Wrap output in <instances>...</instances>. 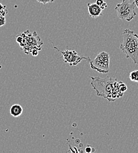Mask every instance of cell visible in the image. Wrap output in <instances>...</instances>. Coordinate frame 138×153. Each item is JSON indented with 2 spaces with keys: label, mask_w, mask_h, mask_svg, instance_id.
<instances>
[{
  "label": "cell",
  "mask_w": 138,
  "mask_h": 153,
  "mask_svg": "<svg viewBox=\"0 0 138 153\" xmlns=\"http://www.w3.org/2000/svg\"><path fill=\"white\" fill-rule=\"evenodd\" d=\"M8 11L6 9V7H5L0 10V15H2L3 17H5V15L8 14Z\"/></svg>",
  "instance_id": "8fae6325"
},
{
  "label": "cell",
  "mask_w": 138,
  "mask_h": 153,
  "mask_svg": "<svg viewBox=\"0 0 138 153\" xmlns=\"http://www.w3.org/2000/svg\"><path fill=\"white\" fill-rule=\"evenodd\" d=\"M95 3H96L97 5H98L101 8V9H102V10L107 7V4L104 1V0H97Z\"/></svg>",
  "instance_id": "30bf717a"
},
{
  "label": "cell",
  "mask_w": 138,
  "mask_h": 153,
  "mask_svg": "<svg viewBox=\"0 0 138 153\" xmlns=\"http://www.w3.org/2000/svg\"><path fill=\"white\" fill-rule=\"evenodd\" d=\"M123 42L120 45L121 50L131 59L134 64H138V35L132 30L126 29L122 33Z\"/></svg>",
  "instance_id": "7a4b0ae2"
},
{
  "label": "cell",
  "mask_w": 138,
  "mask_h": 153,
  "mask_svg": "<svg viewBox=\"0 0 138 153\" xmlns=\"http://www.w3.org/2000/svg\"><path fill=\"white\" fill-rule=\"evenodd\" d=\"M54 44V43L52 42ZM54 48L62 54V57L64 62L68 64L70 66H74L78 65L82 60H85L89 62L91 60L89 57H86L82 56H79L75 51L69 50L67 48L65 51H61L57 48L54 44Z\"/></svg>",
  "instance_id": "5b68a950"
},
{
  "label": "cell",
  "mask_w": 138,
  "mask_h": 153,
  "mask_svg": "<svg viewBox=\"0 0 138 153\" xmlns=\"http://www.w3.org/2000/svg\"><path fill=\"white\" fill-rule=\"evenodd\" d=\"M85 151H86V152L89 153V152H91V148H90V147H87V148L86 149Z\"/></svg>",
  "instance_id": "2e32d148"
},
{
  "label": "cell",
  "mask_w": 138,
  "mask_h": 153,
  "mask_svg": "<svg viewBox=\"0 0 138 153\" xmlns=\"http://www.w3.org/2000/svg\"><path fill=\"white\" fill-rule=\"evenodd\" d=\"M36 1L39 3H41V4H42L45 5L46 4L52 3L54 1V0H36Z\"/></svg>",
  "instance_id": "4fadbf2b"
},
{
  "label": "cell",
  "mask_w": 138,
  "mask_h": 153,
  "mask_svg": "<svg viewBox=\"0 0 138 153\" xmlns=\"http://www.w3.org/2000/svg\"><path fill=\"white\" fill-rule=\"evenodd\" d=\"M6 7V6H5H5H4V5H3L2 4H1V3H0V10H1L2 8H3L4 7Z\"/></svg>",
  "instance_id": "ac0fdd59"
},
{
  "label": "cell",
  "mask_w": 138,
  "mask_h": 153,
  "mask_svg": "<svg viewBox=\"0 0 138 153\" xmlns=\"http://www.w3.org/2000/svg\"><path fill=\"white\" fill-rule=\"evenodd\" d=\"M134 3H135V6L138 8V0H134Z\"/></svg>",
  "instance_id": "e0dca14e"
},
{
  "label": "cell",
  "mask_w": 138,
  "mask_h": 153,
  "mask_svg": "<svg viewBox=\"0 0 138 153\" xmlns=\"http://www.w3.org/2000/svg\"><path fill=\"white\" fill-rule=\"evenodd\" d=\"M23 108L20 104H15L11 106L9 110L11 115L14 117H19L23 113Z\"/></svg>",
  "instance_id": "52a82bcc"
},
{
  "label": "cell",
  "mask_w": 138,
  "mask_h": 153,
  "mask_svg": "<svg viewBox=\"0 0 138 153\" xmlns=\"http://www.w3.org/2000/svg\"><path fill=\"white\" fill-rule=\"evenodd\" d=\"M135 7L134 2H130L129 0H122L121 3L116 5L115 10L119 18L122 21L125 20L129 22L137 15L135 12Z\"/></svg>",
  "instance_id": "3957f363"
},
{
  "label": "cell",
  "mask_w": 138,
  "mask_h": 153,
  "mask_svg": "<svg viewBox=\"0 0 138 153\" xmlns=\"http://www.w3.org/2000/svg\"><path fill=\"white\" fill-rule=\"evenodd\" d=\"M109 54L105 51L99 53L94 60L89 61L91 69L102 74L109 72Z\"/></svg>",
  "instance_id": "277c9868"
},
{
  "label": "cell",
  "mask_w": 138,
  "mask_h": 153,
  "mask_svg": "<svg viewBox=\"0 0 138 153\" xmlns=\"http://www.w3.org/2000/svg\"><path fill=\"white\" fill-rule=\"evenodd\" d=\"M6 23V19L5 17L0 15V27L4 26Z\"/></svg>",
  "instance_id": "5bb4252c"
},
{
  "label": "cell",
  "mask_w": 138,
  "mask_h": 153,
  "mask_svg": "<svg viewBox=\"0 0 138 153\" xmlns=\"http://www.w3.org/2000/svg\"><path fill=\"white\" fill-rule=\"evenodd\" d=\"M31 53H32V55L34 57H36L38 55V50H36V49H34L32 51H31Z\"/></svg>",
  "instance_id": "9a60e30c"
},
{
  "label": "cell",
  "mask_w": 138,
  "mask_h": 153,
  "mask_svg": "<svg viewBox=\"0 0 138 153\" xmlns=\"http://www.w3.org/2000/svg\"><path fill=\"white\" fill-rule=\"evenodd\" d=\"M16 41L17 42V43L20 45L23 41V37L22 36V35H18L16 37Z\"/></svg>",
  "instance_id": "7c38bea8"
},
{
  "label": "cell",
  "mask_w": 138,
  "mask_h": 153,
  "mask_svg": "<svg viewBox=\"0 0 138 153\" xmlns=\"http://www.w3.org/2000/svg\"><path fill=\"white\" fill-rule=\"evenodd\" d=\"M91 85L97 92L99 97L106 98L108 101L112 102L122 97L124 93L119 89V82L116 78L107 76L102 78L100 77H92Z\"/></svg>",
  "instance_id": "6da1fadb"
},
{
  "label": "cell",
  "mask_w": 138,
  "mask_h": 153,
  "mask_svg": "<svg viewBox=\"0 0 138 153\" xmlns=\"http://www.w3.org/2000/svg\"><path fill=\"white\" fill-rule=\"evenodd\" d=\"M129 78L132 81L138 83V70L132 71L129 74Z\"/></svg>",
  "instance_id": "ba28073f"
},
{
  "label": "cell",
  "mask_w": 138,
  "mask_h": 153,
  "mask_svg": "<svg viewBox=\"0 0 138 153\" xmlns=\"http://www.w3.org/2000/svg\"><path fill=\"white\" fill-rule=\"evenodd\" d=\"M1 68H2V66H1V64H0V70H1Z\"/></svg>",
  "instance_id": "d6986e66"
},
{
  "label": "cell",
  "mask_w": 138,
  "mask_h": 153,
  "mask_svg": "<svg viewBox=\"0 0 138 153\" xmlns=\"http://www.w3.org/2000/svg\"><path fill=\"white\" fill-rule=\"evenodd\" d=\"M119 89L122 92L124 93L127 90L128 87H127V86L125 83H123L122 81H119Z\"/></svg>",
  "instance_id": "9c48e42d"
},
{
  "label": "cell",
  "mask_w": 138,
  "mask_h": 153,
  "mask_svg": "<svg viewBox=\"0 0 138 153\" xmlns=\"http://www.w3.org/2000/svg\"><path fill=\"white\" fill-rule=\"evenodd\" d=\"M88 12L91 17L96 18L102 15L101 8L96 3H88L87 4Z\"/></svg>",
  "instance_id": "8992f818"
}]
</instances>
